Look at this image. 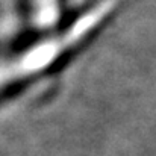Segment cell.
I'll return each mask as SVG.
<instances>
[{
    "instance_id": "cell-1",
    "label": "cell",
    "mask_w": 156,
    "mask_h": 156,
    "mask_svg": "<svg viewBox=\"0 0 156 156\" xmlns=\"http://www.w3.org/2000/svg\"><path fill=\"white\" fill-rule=\"evenodd\" d=\"M118 0H102L82 14L62 32L38 40L21 50L0 56V90L29 80L49 70L67 52L82 43L115 9Z\"/></svg>"
}]
</instances>
